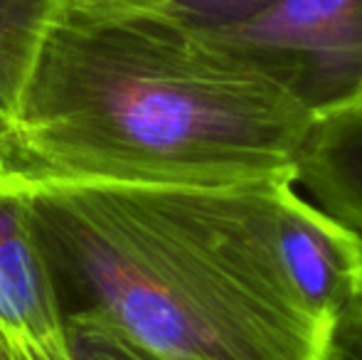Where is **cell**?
Returning <instances> with one entry per match:
<instances>
[{"label":"cell","instance_id":"obj_1","mask_svg":"<svg viewBox=\"0 0 362 360\" xmlns=\"http://www.w3.org/2000/svg\"><path fill=\"white\" fill-rule=\"evenodd\" d=\"M315 121L262 67L163 0H62L0 141V173L296 182Z\"/></svg>","mask_w":362,"mask_h":360},{"label":"cell","instance_id":"obj_2","mask_svg":"<svg viewBox=\"0 0 362 360\" xmlns=\"http://www.w3.org/2000/svg\"><path fill=\"white\" fill-rule=\"evenodd\" d=\"M5 178L28 202L64 316L104 318L160 360H323L330 326L276 247L288 180Z\"/></svg>","mask_w":362,"mask_h":360},{"label":"cell","instance_id":"obj_3","mask_svg":"<svg viewBox=\"0 0 362 360\" xmlns=\"http://www.w3.org/2000/svg\"><path fill=\"white\" fill-rule=\"evenodd\" d=\"M212 35L286 87L315 119L362 91V0H272Z\"/></svg>","mask_w":362,"mask_h":360},{"label":"cell","instance_id":"obj_4","mask_svg":"<svg viewBox=\"0 0 362 360\" xmlns=\"http://www.w3.org/2000/svg\"><path fill=\"white\" fill-rule=\"evenodd\" d=\"M0 333L28 360H67V321L20 187L0 175Z\"/></svg>","mask_w":362,"mask_h":360},{"label":"cell","instance_id":"obj_5","mask_svg":"<svg viewBox=\"0 0 362 360\" xmlns=\"http://www.w3.org/2000/svg\"><path fill=\"white\" fill-rule=\"evenodd\" d=\"M293 185L279 190V257L305 308L333 326L362 298V232L310 205Z\"/></svg>","mask_w":362,"mask_h":360},{"label":"cell","instance_id":"obj_6","mask_svg":"<svg viewBox=\"0 0 362 360\" xmlns=\"http://www.w3.org/2000/svg\"><path fill=\"white\" fill-rule=\"evenodd\" d=\"M296 182L325 212L362 232V96L315 121Z\"/></svg>","mask_w":362,"mask_h":360},{"label":"cell","instance_id":"obj_7","mask_svg":"<svg viewBox=\"0 0 362 360\" xmlns=\"http://www.w3.org/2000/svg\"><path fill=\"white\" fill-rule=\"evenodd\" d=\"M59 3L62 0H0V141L18 116Z\"/></svg>","mask_w":362,"mask_h":360},{"label":"cell","instance_id":"obj_8","mask_svg":"<svg viewBox=\"0 0 362 360\" xmlns=\"http://www.w3.org/2000/svg\"><path fill=\"white\" fill-rule=\"evenodd\" d=\"M64 321H67L69 348L67 360H160L104 318L67 313Z\"/></svg>","mask_w":362,"mask_h":360},{"label":"cell","instance_id":"obj_9","mask_svg":"<svg viewBox=\"0 0 362 360\" xmlns=\"http://www.w3.org/2000/svg\"><path fill=\"white\" fill-rule=\"evenodd\" d=\"M163 3L195 28L219 33L249 20L272 0H163Z\"/></svg>","mask_w":362,"mask_h":360},{"label":"cell","instance_id":"obj_10","mask_svg":"<svg viewBox=\"0 0 362 360\" xmlns=\"http://www.w3.org/2000/svg\"><path fill=\"white\" fill-rule=\"evenodd\" d=\"M323 360H362V298L333 321Z\"/></svg>","mask_w":362,"mask_h":360},{"label":"cell","instance_id":"obj_11","mask_svg":"<svg viewBox=\"0 0 362 360\" xmlns=\"http://www.w3.org/2000/svg\"><path fill=\"white\" fill-rule=\"evenodd\" d=\"M0 360H25L18 353V348L10 346V341L3 336V333H0Z\"/></svg>","mask_w":362,"mask_h":360}]
</instances>
